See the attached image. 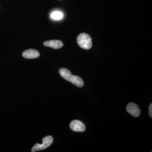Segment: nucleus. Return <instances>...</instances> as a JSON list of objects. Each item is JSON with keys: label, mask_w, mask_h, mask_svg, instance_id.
<instances>
[{"label": "nucleus", "mask_w": 152, "mask_h": 152, "mask_svg": "<svg viewBox=\"0 0 152 152\" xmlns=\"http://www.w3.org/2000/svg\"><path fill=\"white\" fill-rule=\"evenodd\" d=\"M59 72L63 78L71 82L76 86L80 88L83 86L84 83L82 78L79 76L72 75L70 71L66 68H61L59 71Z\"/></svg>", "instance_id": "1"}, {"label": "nucleus", "mask_w": 152, "mask_h": 152, "mask_svg": "<svg viewBox=\"0 0 152 152\" xmlns=\"http://www.w3.org/2000/svg\"><path fill=\"white\" fill-rule=\"evenodd\" d=\"M77 43L82 48L89 50L92 46V42L91 36L86 33H82L78 36Z\"/></svg>", "instance_id": "2"}, {"label": "nucleus", "mask_w": 152, "mask_h": 152, "mask_svg": "<svg viewBox=\"0 0 152 152\" xmlns=\"http://www.w3.org/2000/svg\"><path fill=\"white\" fill-rule=\"evenodd\" d=\"M53 140L52 136H48L45 137L42 139V144H36L32 148L31 151L34 152L45 150L51 145Z\"/></svg>", "instance_id": "3"}, {"label": "nucleus", "mask_w": 152, "mask_h": 152, "mask_svg": "<svg viewBox=\"0 0 152 152\" xmlns=\"http://www.w3.org/2000/svg\"><path fill=\"white\" fill-rule=\"evenodd\" d=\"M70 127L72 130L76 132H83L86 129L84 124L78 120H74L70 124Z\"/></svg>", "instance_id": "4"}, {"label": "nucleus", "mask_w": 152, "mask_h": 152, "mask_svg": "<svg viewBox=\"0 0 152 152\" xmlns=\"http://www.w3.org/2000/svg\"><path fill=\"white\" fill-rule=\"evenodd\" d=\"M126 111L134 117H138L140 114L141 111L138 106L134 103L128 104L126 106Z\"/></svg>", "instance_id": "5"}, {"label": "nucleus", "mask_w": 152, "mask_h": 152, "mask_svg": "<svg viewBox=\"0 0 152 152\" xmlns=\"http://www.w3.org/2000/svg\"><path fill=\"white\" fill-rule=\"evenodd\" d=\"M43 45L45 46L50 47L55 49L61 48L64 45L63 42L58 40L45 41L44 42Z\"/></svg>", "instance_id": "6"}, {"label": "nucleus", "mask_w": 152, "mask_h": 152, "mask_svg": "<svg viewBox=\"0 0 152 152\" xmlns=\"http://www.w3.org/2000/svg\"><path fill=\"white\" fill-rule=\"evenodd\" d=\"M22 56L26 58L34 59L39 56L40 53L37 50L30 49L23 52Z\"/></svg>", "instance_id": "7"}, {"label": "nucleus", "mask_w": 152, "mask_h": 152, "mask_svg": "<svg viewBox=\"0 0 152 152\" xmlns=\"http://www.w3.org/2000/svg\"><path fill=\"white\" fill-rule=\"evenodd\" d=\"M52 18L55 20H60L62 18L63 14L61 12L59 11H56L52 13L51 15Z\"/></svg>", "instance_id": "8"}, {"label": "nucleus", "mask_w": 152, "mask_h": 152, "mask_svg": "<svg viewBox=\"0 0 152 152\" xmlns=\"http://www.w3.org/2000/svg\"><path fill=\"white\" fill-rule=\"evenodd\" d=\"M149 114L150 116L152 118V104H151L149 107Z\"/></svg>", "instance_id": "9"}]
</instances>
